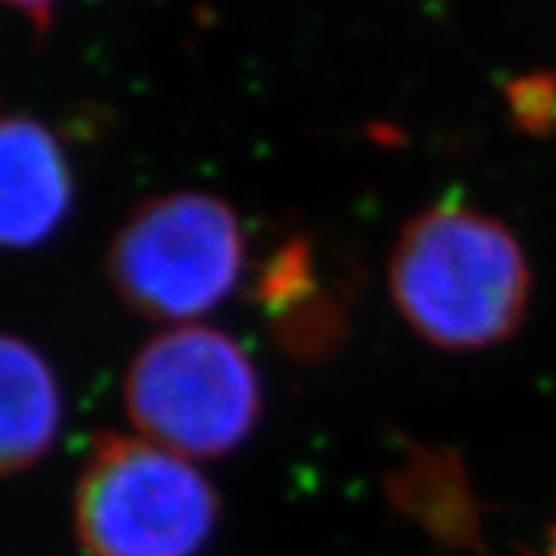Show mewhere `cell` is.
Here are the masks:
<instances>
[{
  "mask_svg": "<svg viewBox=\"0 0 556 556\" xmlns=\"http://www.w3.org/2000/svg\"><path fill=\"white\" fill-rule=\"evenodd\" d=\"M531 268L515 232L464 201L409 218L388 263V289L404 323L438 351H486L529 317Z\"/></svg>",
  "mask_w": 556,
  "mask_h": 556,
  "instance_id": "cell-1",
  "label": "cell"
},
{
  "mask_svg": "<svg viewBox=\"0 0 556 556\" xmlns=\"http://www.w3.org/2000/svg\"><path fill=\"white\" fill-rule=\"evenodd\" d=\"M139 435L181 458H220L247 444L263 413L261 376L229 333L178 325L139 348L125 374Z\"/></svg>",
  "mask_w": 556,
  "mask_h": 556,
  "instance_id": "cell-2",
  "label": "cell"
},
{
  "mask_svg": "<svg viewBox=\"0 0 556 556\" xmlns=\"http://www.w3.org/2000/svg\"><path fill=\"white\" fill-rule=\"evenodd\" d=\"M247 266L235 210L210 192H164L141 201L105 254L122 303L153 323L204 317L232 294Z\"/></svg>",
  "mask_w": 556,
  "mask_h": 556,
  "instance_id": "cell-3",
  "label": "cell"
},
{
  "mask_svg": "<svg viewBox=\"0 0 556 556\" xmlns=\"http://www.w3.org/2000/svg\"><path fill=\"white\" fill-rule=\"evenodd\" d=\"M218 520V492L187 458L119 432L93 441L74 494L88 556H198Z\"/></svg>",
  "mask_w": 556,
  "mask_h": 556,
  "instance_id": "cell-4",
  "label": "cell"
},
{
  "mask_svg": "<svg viewBox=\"0 0 556 556\" xmlns=\"http://www.w3.org/2000/svg\"><path fill=\"white\" fill-rule=\"evenodd\" d=\"M71 204L74 176L56 136L28 116H0V247L49 240Z\"/></svg>",
  "mask_w": 556,
  "mask_h": 556,
  "instance_id": "cell-5",
  "label": "cell"
},
{
  "mask_svg": "<svg viewBox=\"0 0 556 556\" xmlns=\"http://www.w3.org/2000/svg\"><path fill=\"white\" fill-rule=\"evenodd\" d=\"M257 305L280 353L296 362H325L345 342L348 311L323 289L311 243H282L257 277Z\"/></svg>",
  "mask_w": 556,
  "mask_h": 556,
  "instance_id": "cell-6",
  "label": "cell"
},
{
  "mask_svg": "<svg viewBox=\"0 0 556 556\" xmlns=\"http://www.w3.org/2000/svg\"><path fill=\"white\" fill-rule=\"evenodd\" d=\"M404 520L446 551H483V508L464 460L450 446L409 444L384 478Z\"/></svg>",
  "mask_w": 556,
  "mask_h": 556,
  "instance_id": "cell-7",
  "label": "cell"
},
{
  "mask_svg": "<svg viewBox=\"0 0 556 556\" xmlns=\"http://www.w3.org/2000/svg\"><path fill=\"white\" fill-rule=\"evenodd\" d=\"M63 424V395L40 351L0 333V478L42 460Z\"/></svg>",
  "mask_w": 556,
  "mask_h": 556,
  "instance_id": "cell-8",
  "label": "cell"
},
{
  "mask_svg": "<svg viewBox=\"0 0 556 556\" xmlns=\"http://www.w3.org/2000/svg\"><path fill=\"white\" fill-rule=\"evenodd\" d=\"M508 113L522 134L551 136L556 130V77L531 74L508 85Z\"/></svg>",
  "mask_w": 556,
  "mask_h": 556,
  "instance_id": "cell-9",
  "label": "cell"
},
{
  "mask_svg": "<svg viewBox=\"0 0 556 556\" xmlns=\"http://www.w3.org/2000/svg\"><path fill=\"white\" fill-rule=\"evenodd\" d=\"M3 3H9V7L21 9L23 14H26L28 21L35 23L37 31H46L49 28V21H51V12H54V3L56 0H3Z\"/></svg>",
  "mask_w": 556,
  "mask_h": 556,
  "instance_id": "cell-10",
  "label": "cell"
},
{
  "mask_svg": "<svg viewBox=\"0 0 556 556\" xmlns=\"http://www.w3.org/2000/svg\"><path fill=\"white\" fill-rule=\"evenodd\" d=\"M543 556H556V526L548 531V545H545Z\"/></svg>",
  "mask_w": 556,
  "mask_h": 556,
  "instance_id": "cell-11",
  "label": "cell"
}]
</instances>
